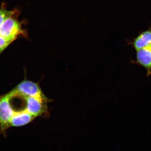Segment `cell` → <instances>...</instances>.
Instances as JSON below:
<instances>
[{
  "label": "cell",
  "instance_id": "obj_4",
  "mask_svg": "<svg viewBox=\"0 0 151 151\" xmlns=\"http://www.w3.org/2000/svg\"><path fill=\"white\" fill-rule=\"evenodd\" d=\"M26 102L25 109L32 116L36 117L46 114L47 112V103L50 100H47L28 96H21Z\"/></svg>",
  "mask_w": 151,
  "mask_h": 151
},
{
  "label": "cell",
  "instance_id": "obj_2",
  "mask_svg": "<svg viewBox=\"0 0 151 151\" xmlns=\"http://www.w3.org/2000/svg\"><path fill=\"white\" fill-rule=\"evenodd\" d=\"M15 96H28L44 100H51L45 96L39 84L29 80H24L12 90Z\"/></svg>",
  "mask_w": 151,
  "mask_h": 151
},
{
  "label": "cell",
  "instance_id": "obj_10",
  "mask_svg": "<svg viewBox=\"0 0 151 151\" xmlns=\"http://www.w3.org/2000/svg\"><path fill=\"white\" fill-rule=\"evenodd\" d=\"M3 51H1V50H0V54H1V53Z\"/></svg>",
  "mask_w": 151,
  "mask_h": 151
},
{
  "label": "cell",
  "instance_id": "obj_6",
  "mask_svg": "<svg viewBox=\"0 0 151 151\" xmlns=\"http://www.w3.org/2000/svg\"><path fill=\"white\" fill-rule=\"evenodd\" d=\"M135 50L151 46V27L142 32L136 37L128 42Z\"/></svg>",
  "mask_w": 151,
  "mask_h": 151
},
{
  "label": "cell",
  "instance_id": "obj_5",
  "mask_svg": "<svg viewBox=\"0 0 151 151\" xmlns=\"http://www.w3.org/2000/svg\"><path fill=\"white\" fill-rule=\"evenodd\" d=\"M135 64L139 65L146 70L147 77L151 75V46L144 47L136 51Z\"/></svg>",
  "mask_w": 151,
  "mask_h": 151
},
{
  "label": "cell",
  "instance_id": "obj_9",
  "mask_svg": "<svg viewBox=\"0 0 151 151\" xmlns=\"http://www.w3.org/2000/svg\"><path fill=\"white\" fill-rule=\"evenodd\" d=\"M12 43L0 35V50L3 51Z\"/></svg>",
  "mask_w": 151,
  "mask_h": 151
},
{
  "label": "cell",
  "instance_id": "obj_7",
  "mask_svg": "<svg viewBox=\"0 0 151 151\" xmlns=\"http://www.w3.org/2000/svg\"><path fill=\"white\" fill-rule=\"evenodd\" d=\"M35 117L30 114L25 109L21 111H15L14 114L11 119V127H19L29 124Z\"/></svg>",
  "mask_w": 151,
  "mask_h": 151
},
{
  "label": "cell",
  "instance_id": "obj_8",
  "mask_svg": "<svg viewBox=\"0 0 151 151\" xmlns=\"http://www.w3.org/2000/svg\"><path fill=\"white\" fill-rule=\"evenodd\" d=\"M15 14V11H9L4 8L0 9V26L6 19L14 16Z\"/></svg>",
  "mask_w": 151,
  "mask_h": 151
},
{
  "label": "cell",
  "instance_id": "obj_1",
  "mask_svg": "<svg viewBox=\"0 0 151 151\" xmlns=\"http://www.w3.org/2000/svg\"><path fill=\"white\" fill-rule=\"evenodd\" d=\"M14 97L12 92L0 96V133L5 135L10 127L11 120L15 111L11 105L10 100Z\"/></svg>",
  "mask_w": 151,
  "mask_h": 151
},
{
  "label": "cell",
  "instance_id": "obj_3",
  "mask_svg": "<svg viewBox=\"0 0 151 151\" xmlns=\"http://www.w3.org/2000/svg\"><path fill=\"white\" fill-rule=\"evenodd\" d=\"M13 16L6 19L0 26V35L12 42L19 35H24L20 23Z\"/></svg>",
  "mask_w": 151,
  "mask_h": 151
}]
</instances>
